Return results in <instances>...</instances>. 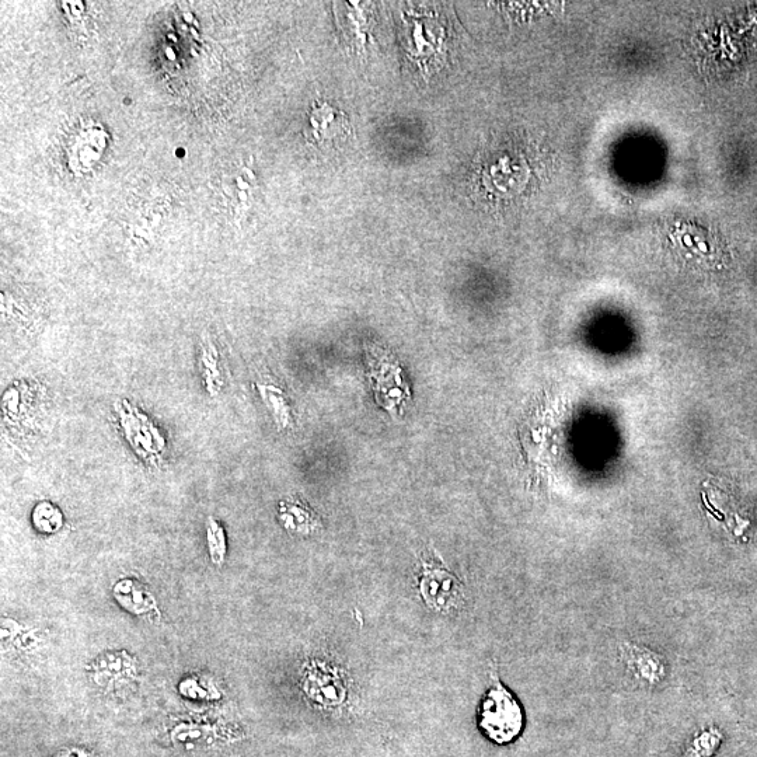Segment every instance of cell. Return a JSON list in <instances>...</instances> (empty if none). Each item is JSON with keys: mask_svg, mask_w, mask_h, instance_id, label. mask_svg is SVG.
I'll list each match as a JSON object with an SVG mask.
<instances>
[{"mask_svg": "<svg viewBox=\"0 0 757 757\" xmlns=\"http://www.w3.org/2000/svg\"><path fill=\"white\" fill-rule=\"evenodd\" d=\"M106 138L107 135L103 128L96 127V125L82 128V131L73 136V142L69 145V158H71L72 166H76V163L85 153L83 150H86L85 172L92 169L93 162L99 160L101 152L106 146V142H104Z\"/></svg>", "mask_w": 757, "mask_h": 757, "instance_id": "cell-4", "label": "cell"}, {"mask_svg": "<svg viewBox=\"0 0 757 757\" xmlns=\"http://www.w3.org/2000/svg\"><path fill=\"white\" fill-rule=\"evenodd\" d=\"M55 757H94L92 753L87 752L85 749L71 748L64 749L58 753Z\"/></svg>", "mask_w": 757, "mask_h": 757, "instance_id": "cell-5", "label": "cell"}, {"mask_svg": "<svg viewBox=\"0 0 757 757\" xmlns=\"http://www.w3.org/2000/svg\"><path fill=\"white\" fill-rule=\"evenodd\" d=\"M309 129V138L313 142L326 143L344 138L350 125L343 111L327 103H317L310 111Z\"/></svg>", "mask_w": 757, "mask_h": 757, "instance_id": "cell-3", "label": "cell"}, {"mask_svg": "<svg viewBox=\"0 0 757 757\" xmlns=\"http://www.w3.org/2000/svg\"><path fill=\"white\" fill-rule=\"evenodd\" d=\"M420 588L424 602L438 612L456 609L463 600V588L459 579L435 564H424Z\"/></svg>", "mask_w": 757, "mask_h": 757, "instance_id": "cell-2", "label": "cell"}, {"mask_svg": "<svg viewBox=\"0 0 757 757\" xmlns=\"http://www.w3.org/2000/svg\"><path fill=\"white\" fill-rule=\"evenodd\" d=\"M480 728L498 745L514 742L523 729V711L507 687L495 679L481 704Z\"/></svg>", "mask_w": 757, "mask_h": 757, "instance_id": "cell-1", "label": "cell"}]
</instances>
